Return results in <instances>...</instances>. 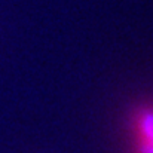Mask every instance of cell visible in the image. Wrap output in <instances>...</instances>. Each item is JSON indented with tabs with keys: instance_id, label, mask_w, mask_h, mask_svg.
Returning <instances> with one entry per match:
<instances>
[{
	"instance_id": "obj_1",
	"label": "cell",
	"mask_w": 153,
	"mask_h": 153,
	"mask_svg": "<svg viewBox=\"0 0 153 153\" xmlns=\"http://www.w3.org/2000/svg\"><path fill=\"white\" fill-rule=\"evenodd\" d=\"M131 153H153V105H146L131 116Z\"/></svg>"
}]
</instances>
